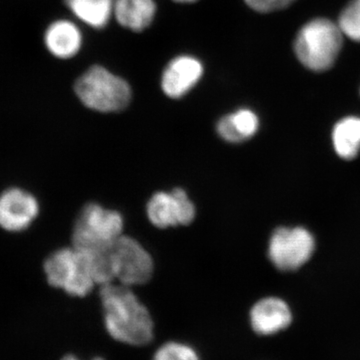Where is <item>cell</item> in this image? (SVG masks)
Masks as SVG:
<instances>
[{
    "label": "cell",
    "mask_w": 360,
    "mask_h": 360,
    "mask_svg": "<svg viewBox=\"0 0 360 360\" xmlns=\"http://www.w3.org/2000/svg\"><path fill=\"white\" fill-rule=\"evenodd\" d=\"M336 22L345 39L360 44V0H349L341 9Z\"/></svg>",
    "instance_id": "17"
},
{
    "label": "cell",
    "mask_w": 360,
    "mask_h": 360,
    "mask_svg": "<svg viewBox=\"0 0 360 360\" xmlns=\"http://www.w3.org/2000/svg\"><path fill=\"white\" fill-rule=\"evenodd\" d=\"M243 4L253 13L270 14L277 13L276 0H243Z\"/></svg>",
    "instance_id": "19"
},
{
    "label": "cell",
    "mask_w": 360,
    "mask_h": 360,
    "mask_svg": "<svg viewBox=\"0 0 360 360\" xmlns=\"http://www.w3.org/2000/svg\"><path fill=\"white\" fill-rule=\"evenodd\" d=\"M61 360H80V359H77V357L75 356V355L68 354V355H65V356L63 357V359ZM91 360H105V359H104L103 357L96 356V357H94V359H92Z\"/></svg>",
    "instance_id": "22"
},
{
    "label": "cell",
    "mask_w": 360,
    "mask_h": 360,
    "mask_svg": "<svg viewBox=\"0 0 360 360\" xmlns=\"http://www.w3.org/2000/svg\"><path fill=\"white\" fill-rule=\"evenodd\" d=\"M110 264L113 277L127 286L141 285L153 276L150 255L139 241L120 236L110 248Z\"/></svg>",
    "instance_id": "7"
},
{
    "label": "cell",
    "mask_w": 360,
    "mask_h": 360,
    "mask_svg": "<svg viewBox=\"0 0 360 360\" xmlns=\"http://www.w3.org/2000/svg\"><path fill=\"white\" fill-rule=\"evenodd\" d=\"M331 141L340 158H356L360 153V116L347 115L338 120L331 131Z\"/></svg>",
    "instance_id": "16"
},
{
    "label": "cell",
    "mask_w": 360,
    "mask_h": 360,
    "mask_svg": "<svg viewBox=\"0 0 360 360\" xmlns=\"http://www.w3.org/2000/svg\"><path fill=\"white\" fill-rule=\"evenodd\" d=\"M151 360H201L198 350L182 341L170 340L161 345Z\"/></svg>",
    "instance_id": "18"
},
{
    "label": "cell",
    "mask_w": 360,
    "mask_h": 360,
    "mask_svg": "<svg viewBox=\"0 0 360 360\" xmlns=\"http://www.w3.org/2000/svg\"><path fill=\"white\" fill-rule=\"evenodd\" d=\"M39 214V200L25 189L13 187L0 194V227L4 231H25Z\"/></svg>",
    "instance_id": "10"
},
{
    "label": "cell",
    "mask_w": 360,
    "mask_h": 360,
    "mask_svg": "<svg viewBox=\"0 0 360 360\" xmlns=\"http://www.w3.org/2000/svg\"><path fill=\"white\" fill-rule=\"evenodd\" d=\"M314 250V236L304 227H279L270 238L269 257L277 269L293 271L309 262Z\"/></svg>",
    "instance_id": "6"
},
{
    "label": "cell",
    "mask_w": 360,
    "mask_h": 360,
    "mask_svg": "<svg viewBox=\"0 0 360 360\" xmlns=\"http://www.w3.org/2000/svg\"><path fill=\"white\" fill-rule=\"evenodd\" d=\"M104 326L113 340L129 347H143L155 338L150 312L129 286L108 283L101 286Z\"/></svg>",
    "instance_id": "1"
},
{
    "label": "cell",
    "mask_w": 360,
    "mask_h": 360,
    "mask_svg": "<svg viewBox=\"0 0 360 360\" xmlns=\"http://www.w3.org/2000/svg\"><path fill=\"white\" fill-rule=\"evenodd\" d=\"M345 39L336 20L317 16L298 28L292 41L293 54L310 72H328L340 58Z\"/></svg>",
    "instance_id": "2"
},
{
    "label": "cell",
    "mask_w": 360,
    "mask_h": 360,
    "mask_svg": "<svg viewBox=\"0 0 360 360\" xmlns=\"http://www.w3.org/2000/svg\"><path fill=\"white\" fill-rule=\"evenodd\" d=\"M205 73V63L200 56L191 52L175 54L161 70L160 89L168 99L180 101L202 82Z\"/></svg>",
    "instance_id": "8"
},
{
    "label": "cell",
    "mask_w": 360,
    "mask_h": 360,
    "mask_svg": "<svg viewBox=\"0 0 360 360\" xmlns=\"http://www.w3.org/2000/svg\"><path fill=\"white\" fill-rule=\"evenodd\" d=\"M44 269L47 283L71 296L84 297L96 284L89 259L73 246L51 253L45 259Z\"/></svg>",
    "instance_id": "5"
},
{
    "label": "cell",
    "mask_w": 360,
    "mask_h": 360,
    "mask_svg": "<svg viewBox=\"0 0 360 360\" xmlns=\"http://www.w3.org/2000/svg\"><path fill=\"white\" fill-rule=\"evenodd\" d=\"M146 212L151 224L160 229L188 225L195 217V207L181 188L153 194L148 201Z\"/></svg>",
    "instance_id": "9"
},
{
    "label": "cell",
    "mask_w": 360,
    "mask_h": 360,
    "mask_svg": "<svg viewBox=\"0 0 360 360\" xmlns=\"http://www.w3.org/2000/svg\"><path fill=\"white\" fill-rule=\"evenodd\" d=\"M84 33L73 21L59 20L52 22L44 35L46 49L59 59L75 58L84 46Z\"/></svg>",
    "instance_id": "13"
},
{
    "label": "cell",
    "mask_w": 360,
    "mask_h": 360,
    "mask_svg": "<svg viewBox=\"0 0 360 360\" xmlns=\"http://www.w3.org/2000/svg\"><path fill=\"white\" fill-rule=\"evenodd\" d=\"M65 4L80 22L96 32L105 30L113 21L115 0H65Z\"/></svg>",
    "instance_id": "15"
},
{
    "label": "cell",
    "mask_w": 360,
    "mask_h": 360,
    "mask_svg": "<svg viewBox=\"0 0 360 360\" xmlns=\"http://www.w3.org/2000/svg\"><path fill=\"white\" fill-rule=\"evenodd\" d=\"M297 0H276L277 13L283 11L284 9L290 8Z\"/></svg>",
    "instance_id": "20"
},
{
    "label": "cell",
    "mask_w": 360,
    "mask_h": 360,
    "mask_svg": "<svg viewBox=\"0 0 360 360\" xmlns=\"http://www.w3.org/2000/svg\"><path fill=\"white\" fill-rule=\"evenodd\" d=\"M175 4H179V6H193V4H198L200 0H172Z\"/></svg>",
    "instance_id": "21"
},
{
    "label": "cell",
    "mask_w": 360,
    "mask_h": 360,
    "mask_svg": "<svg viewBox=\"0 0 360 360\" xmlns=\"http://www.w3.org/2000/svg\"><path fill=\"white\" fill-rule=\"evenodd\" d=\"M293 321L290 305L281 298L269 296L258 300L251 307V329L260 336H274L285 330Z\"/></svg>",
    "instance_id": "11"
},
{
    "label": "cell",
    "mask_w": 360,
    "mask_h": 360,
    "mask_svg": "<svg viewBox=\"0 0 360 360\" xmlns=\"http://www.w3.org/2000/svg\"><path fill=\"white\" fill-rule=\"evenodd\" d=\"M359 96H360V85H359Z\"/></svg>",
    "instance_id": "23"
},
{
    "label": "cell",
    "mask_w": 360,
    "mask_h": 360,
    "mask_svg": "<svg viewBox=\"0 0 360 360\" xmlns=\"http://www.w3.org/2000/svg\"><path fill=\"white\" fill-rule=\"evenodd\" d=\"M73 89L85 108L99 113L122 112L134 99V87L129 80L101 63L84 71Z\"/></svg>",
    "instance_id": "3"
},
{
    "label": "cell",
    "mask_w": 360,
    "mask_h": 360,
    "mask_svg": "<svg viewBox=\"0 0 360 360\" xmlns=\"http://www.w3.org/2000/svg\"><path fill=\"white\" fill-rule=\"evenodd\" d=\"M158 14L156 0H115L113 21L127 32H148L155 25Z\"/></svg>",
    "instance_id": "12"
},
{
    "label": "cell",
    "mask_w": 360,
    "mask_h": 360,
    "mask_svg": "<svg viewBox=\"0 0 360 360\" xmlns=\"http://www.w3.org/2000/svg\"><path fill=\"white\" fill-rule=\"evenodd\" d=\"M123 219L120 212L96 203L82 208L72 231V246L86 255L101 252L122 236Z\"/></svg>",
    "instance_id": "4"
},
{
    "label": "cell",
    "mask_w": 360,
    "mask_h": 360,
    "mask_svg": "<svg viewBox=\"0 0 360 360\" xmlns=\"http://www.w3.org/2000/svg\"><path fill=\"white\" fill-rule=\"evenodd\" d=\"M260 127L257 111L241 106L225 113L217 120L215 129L220 139L229 143H241L257 135Z\"/></svg>",
    "instance_id": "14"
}]
</instances>
